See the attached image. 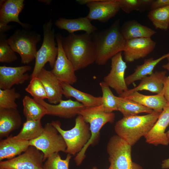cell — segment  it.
Instances as JSON below:
<instances>
[{"instance_id": "11", "label": "cell", "mask_w": 169, "mask_h": 169, "mask_svg": "<svg viewBox=\"0 0 169 169\" xmlns=\"http://www.w3.org/2000/svg\"><path fill=\"white\" fill-rule=\"evenodd\" d=\"M81 5L85 4L89 9L86 16L91 21L108 22L120 10L117 0H77Z\"/></svg>"}, {"instance_id": "10", "label": "cell", "mask_w": 169, "mask_h": 169, "mask_svg": "<svg viewBox=\"0 0 169 169\" xmlns=\"http://www.w3.org/2000/svg\"><path fill=\"white\" fill-rule=\"evenodd\" d=\"M44 155L35 147L29 146L23 153L0 162V167L8 169H43Z\"/></svg>"}, {"instance_id": "48", "label": "cell", "mask_w": 169, "mask_h": 169, "mask_svg": "<svg viewBox=\"0 0 169 169\" xmlns=\"http://www.w3.org/2000/svg\"><path fill=\"white\" fill-rule=\"evenodd\" d=\"M108 169H112L109 167Z\"/></svg>"}, {"instance_id": "1", "label": "cell", "mask_w": 169, "mask_h": 169, "mask_svg": "<svg viewBox=\"0 0 169 169\" xmlns=\"http://www.w3.org/2000/svg\"><path fill=\"white\" fill-rule=\"evenodd\" d=\"M61 38L64 51L75 71L95 62V50L91 34L72 33L66 37L61 35Z\"/></svg>"}, {"instance_id": "23", "label": "cell", "mask_w": 169, "mask_h": 169, "mask_svg": "<svg viewBox=\"0 0 169 169\" xmlns=\"http://www.w3.org/2000/svg\"><path fill=\"white\" fill-rule=\"evenodd\" d=\"M55 25L59 28L67 31L69 34L79 31H83L91 34L97 30L91 21L87 17L74 19L61 18L55 22Z\"/></svg>"}, {"instance_id": "26", "label": "cell", "mask_w": 169, "mask_h": 169, "mask_svg": "<svg viewBox=\"0 0 169 169\" xmlns=\"http://www.w3.org/2000/svg\"><path fill=\"white\" fill-rule=\"evenodd\" d=\"M61 83L63 95L66 98L73 97L87 108L95 107L102 105L101 96H94L79 90L69 84Z\"/></svg>"}, {"instance_id": "27", "label": "cell", "mask_w": 169, "mask_h": 169, "mask_svg": "<svg viewBox=\"0 0 169 169\" xmlns=\"http://www.w3.org/2000/svg\"><path fill=\"white\" fill-rule=\"evenodd\" d=\"M168 56L169 52L155 59L153 57L145 59L143 64L137 66L134 72L125 78L126 85L128 86L136 81L141 80L148 75H151L156 66Z\"/></svg>"}, {"instance_id": "46", "label": "cell", "mask_w": 169, "mask_h": 169, "mask_svg": "<svg viewBox=\"0 0 169 169\" xmlns=\"http://www.w3.org/2000/svg\"><path fill=\"white\" fill-rule=\"evenodd\" d=\"M91 169H98V168L96 166H94Z\"/></svg>"}, {"instance_id": "42", "label": "cell", "mask_w": 169, "mask_h": 169, "mask_svg": "<svg viewBox=\"0 0 169 169\" xmlns=\"http://www.w3.org/2000/svg\"><path fill=\"white\" fill-rule=\"evenodd\" d=\"M161 167L163 169L169 168V158L165 159L162 161Z\"/></svg>"}, {"instance_id": "47", "label": "cell", "mask_w": 169, "mask_h": 169, "mask_svg": "<svg viewBox=\"0 0 169 169\" xmlns=\"http://www.w3.org/2000/svg\"><path fill=\"white\" fill-rule=\"evenodd\" d=\"M0 169H8L5 168L0 167Z\"/></svg>"}, {"instance_id": "2", "label": "cell", "mask_w": 169, "mask_h": 169, "mask_svg": "<svg viewBox=\"0 0 169 169\" xmlns=\"http://www.w3.org/2000/svg\"><path fill=\"white\" fill-rule=\"evenodd\" d=\"M120 28L118 19L109 28L91 34L95 50V62L98 65L105 64L109 59L124 50L126 40Z\"/></svg>"}, {"instance_id": "32", "label": "cell", "mask_w": 169, "mask_h": 169, "mask_svg": "<svg viewBox=\"0 0 169 169\" xmlns=\"http://www.w3.org/2000/svg\"><path fill=\"white\" fill-rule=\"evenodd\" d=\"M102 95V105L105 112L107 113L118 110V105L116 97L110 89V87L103 81L100 83Z\"/></svg>"}, {"instance_id": "16", "label": "cell", "mask_w": 169, "mask_h": 169, "mask_svg": "<svg viewBox=\"0 0 169 169\" xmlns=\"http://www.w3.org/2000/svg\"><path fill=\"white\" fill-rule=\"evenodd\" d=\"M32 69L26 65L16 67L0 66V89H10L14 85L21 84L28 80L30 76L26 73Z\"/></svg>"}, {"instance_id": "35", "label": "cell", "mask_w": 169, "mask_h": 169, "mask_svg": "<svg viewBox=\"0 0 169 169\" xmlns=\"http://www.w3.org/2000/svg\"><path fill=\"white\" fill-rule=\"evenodd\" d=\"M18 59L15 52L9 45L8 39L4 36H0V62L11 63Z\"/></svg>"}, {"instance_id": "4", "label": "cell", "mask_w": 169, "mask_h": 169, "mask_svg": "<svg viewBox=\"0 0 169 169\" xmlns=\"http://www.w3.org/2000/svg\"><path fill=\"white\" fill-rule=\"evenodd\" d=\"M78 115H81L84 120L89 123L90 138L81 151L74 158L77 166L80 165L84 159L85 152L89 146L96 143L100 137V131L107 123L114 122L115 115L113 112L105 111L102 105L91 108H86L81 110Z\"/></svg>"}, {"instance_id": "33", "label": "cell", "mask_w": 169, "mask_h": 169, "mask_svg": "<svg viewBox=\"0 0 169 169\" xmlns=\"http://www.w3.org/2000/svg\"><path fill=\"white\" fill-rule=\"evenodd\" d=\"M20 94L14 88L6 90L0 89V109H17L16 99L20 97Z\"/></svg>"}, {"instance_id": "34", "label": "cell", "mask_w": 169, "mask_h": 169, "mask_svg": "<svg viewBox=\"0 0 169 169\" xmlns=\"http://www.w3.org/2000/svg\"><path fill=\"white\" fill-rule=\"evenodd\" d=\"M71 155L68 154L64 159H61L59 153H55L45 161L43 169H69Z\"/></svg>"}, {"instance_id": "37", "label": "cell", "mask_w": 169, "mask_h": 169, "mask_svg": "<svg viewBox=\"0 0 169 169\" xmlns=\"http://www.w3.org/2000/svg\"><path fill=\"white\" fill-rule=\"evenodd\" d=\"M120 9L129 13L133 11H140V0H117Z\"/></svg>"}, {"instance_id": "3", "label": "cell", "mask_w": 169, "mask_h": 169, "mask_svg": "<svg viewBox=\"0 0 169 169\" xmlns=\"http://www.w3.org/2000/svg\"><path fill=\"white\" fill-rule=\"evenodd\" d=\"M161 113L154 111L143 115L123 117L115 123V131L117 136L132 146L148 133Z\"/></svg>"}, {"instance_id": "45", "label": "cell", "mask_w": 169, "mask_h": 169, "mask_svg": "<svg viewBox=\"0 0 169 169\" xmlns=\"http://www.w3.org/2000/svg\"><path fill=\"white\" fill-rule=\"evenodd\" d=\"M166 135H167V137H168V138L169 139V130L168 131H167L166 132Z\"/></svg>"}, {"instance_id": "38", "label": "cell", "mask_w": 169, "mask_h": 169, "mask_svg": "<svg viewBox=\"0 0 169 169\" xmlns=\"http://www.w3.org/2000/svg\"><path fill=\"white\" fill-rule=\"evenodd\" d=\"M169 6V0H153L151 10Z\"/></svg>"}, {"instance_id": "41", "label": "cell", "mask_w": 169, "mask_h": 169, "mask_svg": "<svg viewBox=\"0 0 169 169\" xmlns=\"http://www.w3.org/2000/svg\"><path fill=\"white\" fill-rule=\"evenodd\" d=\"M12 28L10 25H4L0 24V32L1 34H2L4 32H6L10 29Z\"/></svg>"}, {"instance_id": "25", "label": "cell", "mask_w": 169, "mask_h": 169, "mask_svg": "<svg viewBox=\"0 0 169 169\" xmlns=\"http://www.w3.org/2000/svg\"><path fill=\"white\" fill-rule=\"evenodd\" d=\"M120 29L126 40L139 38H151L156 33L155 30L134 19L125 22Z\"/></svg>"}, {"instance_id": "29", "label": "cell", "mask_w": 169, "mask_h": 169, "mask_svg": "<svg viewBox=\"0 0 169 169\" xmlns=\"http://www.w3.org/2000/svg\"><path fill=\"white\" fill-rule=\"evenodd\" d=\"M23 113L26 120H41L47 115L46 109L33 99L26 95L23 100Z\"/></svg>"}, {"instance_id": "6", "label": "cell", "mask_w": 169, "mask_h": 169, "mask_svg": "<svg viewBox=\"0 0 169 169\" xmlns=\"http://www.w3.org/2000/svg\"><path fill=\"white\" fill-rule=\"evenodd\" d=\"M43 39L42 45L37 51L35 62L30 79L37 76L45 64L49 63L53 69L58 53V47L55 41V35L52 20L45 23L43 26Z\"/></svg>"}, {"instance_id": "40", "label": "cell", "mask_w": 169, "mask_h": 169, "mask_svg": "<svg viewBox=\"0 0 169 169\" xmlns=\"http://www.w3.org/2000/svg\"><path fill=\"white\" fill-rule=\"evenodd\" d=\"M163 90L164 97L167 102L169 103V76H166L165 79Z\"/></svg>"}, {"instance_id": "14", "label": "cell", "mask_w": 169, "mask_h": 169, "mask_svg": "<svg viewBox=\"0 0 169 169\" xmlns=\"http://www.w3.org/2000/svg\"><path fill=\"white\" fill-rule=\"evenodd\" d=\"M33 99L46 109L47 115L60 118L69 119L74 117L86 108L81 103L70 99L66 100H62L55 105L48 103L38 98Z\"/></svg>"}, {"instance_id": "31", "label": "cell", "mask_w": 169, "mask_h": 169, "mask_svg": "<svg viewBox=\"0 0 169 169\" xmlns=\"http://www.w3.org/2000/svg\"><path fill=\"white\" fill-rule=\"evenodd\" d=\"M147 17L156 29L167 31L169 28V6L151 10Z\"/></svg>"}, {"instance_id": "5", "label": "cell", "mask_w": 169, "mask_h": 169, "mask_svg": "<svg viewBox=\"0 0 169 169\" xmlns=\"http://www.w3.org/2000/svg\"><path fill=\"white\" fill-rule=\"evenodd\" d=\"M52 125L62 136L66 145L65 153L75 155L79 152L86 145L91 137L89 124L82 116L78 115L75 119L74 127L69 130H64L61 127L59 121H53Z\"/></svg>"}, {"instance_id": "22", "label": "cell", "mask_w": 169, "mask_h": 169, "mask_svg": "<svg viewBox=\"0 0 169 169\" xmlns=\"http://www.w3.org/2000/svg\"><path fill=\"white\" fill-rule=\"evenodd\" d=\"M29 146V141L15 139L12 135L0 141V161L10 159L23 152Z\"/></svg>"}, {"instance_id": "20", "label": "cell", "mask_w": 169, "mask_h": 169, "mask_svg": "<svg viewBox=\"0 0 169 169\" xmlns=\"http://www.w3.org/2000/svg\"><path fill=\"white\" fill-rule=\"evenodd\" d=\"M166 71H156L151 75L146 76L141 80L136 87L129 89L119 96H126L135 91L146 90L157 94L160 93L163 90L164 84L166 77Z\"/></svg>"}, {"instance_id": "13", "label": "cell", "mask_w": 169, "mask_h": 169, "mask_svg": "<svg viewBox=\"0 0 169 169\" xmlns=\"http://www.w3.org/2000/svg\"><path fill=\"white\" fill-rule=\"evenodd\" d=\"M127 68L126 62L122 59V52H120L111 58L110 72L103 79V81L119 95L129 90L124 76Z\"/></svg>"}, {"instance_id": "19", "label": "cell", "mask_w": 169, "mask_h": 169, "mask_svg": "<svg viewBox=\"0 0 169 169\" xmlns=\"http://www.w3.org/2000/svg\"><path fill=\"white\" fill-rule=\"evenodd\" d=\"M24 0H7L0 1V24L7 25L14 22L20 24L25 29L29 25L22 23L19 20V15L23 10Z\"/></svg>"}, {"instance_id": "43", "label": "cell", "mask_w": 169, "mask_h": 169, "mask_svg": "<svg viewBox=\"0 0 169 169\" xmlns=\"http://www.w3.org/2000/svg\"><path fill=\"white\" fill-rule=\"evenodd\" d=\"M166 59L168 60V62L165 64H164L162 66V67L167 70L169 72V56L166 58Z\"/></svg>"}, {"instance_id": "9", "label": "cell", "mask_w": 169, "mask_h": 169, "mask_svg": "<svg viewBox=\"0 0 169 169\" xmlns=\"http://www.w3.org/2000/svg\"><path fill=\"white\" fill-rule=\"evenodd\" d=\"M29 145L43 152L44 161L55 153L60 151L65 152L66 149L62 136L51 122L45 125L43 132L39 137L29 141Z\"/></svg>"}, {"instance_id": "15", "label": "cell", "mask_w": 169, "mask_h": 169, "mask_svg": "<svg viewBox=\"0 0 169 169\" xmlns=\"http://www.w3.org/2000/svg\"><path fill=\"white\" fill-rule=\"evenodd\" d=\"M156 44L151 38H139L126 40L123 51L125 61L133 62L145 57L153 51Z\"/></svg>"}, {"instance_id": "30", "label": "cell", "mask_w": 169, "mask_h": 169, "mask_svg": "<svg viewBox=\"0 0 169 169\" xmlns=\"http://www.w3.org/2000/svg\"><path fill=\"white\" fill-rule=\"evenodd\" d=\"M44 129L41 120H26L20 132L13 137L16 139L30 141L39 137Z\"/></svg>"}, {"instance_id": "18", "label": "cell", "mask_w": 169, "mask_h": 169, "mask_svg": "<svg viewBox=\"0 0 169 169\" xmlns=\"http://www.w3.org/2000/svg\"><path fill=\"white\" fill-rule=\"evenodd\" d=\"M37 77L43 84L47 95L48 101L50 104H57L63 100L61 83L51 71L43 68Z\"/></svg>"}, {"instance_id": "44", "label": "cell", "mask_w": 169, "mask_h": 169, "mask_svg": "<svg viewBox=\"0 0 169 169\" xmlns=\"http://www.w3.org/2000/svg\"><path fill=\"white\" fill-rule=\"evenodd\" d=\"M40 2H44L47 4H49L51 2V0H39Z\"/></svg>"}, {"instance_id": "12", "label": "cell", "mask_w": 169, "mask_h": 169, "mask_svg": "<svg viewBox=\"0 0 169 169\" xmlns=\"http://www.w3.org/2000/svg\"><path fill=\"white\" fill-rule=\"evenodd\" d=\"M61 35H55L58 47V53L54 66L51 70L54 75L61 82L73 85L77 82L74 66L67 57L63 50Z\"/></svg>"}, {"instance_id": "8", "label": "cell", "mask_w": 169, "mask_h": 169, "mask_svg": "<svg viewBox=\"0 0 169 169\" xmlns=\"http://www.w3.org/2000/svg\"><path fill=\"white\" fill-rule=\"evenodd\" d=\"M110 167L112 169H143L131 158V146L117 135L110 139L107 146Z\"/></svg>"}, {"instance_id": "39", "label": "cell", "mask_w": 169, "mask_h": 169, "mask_svg": "<svg viewBox=\"0 0 169 169\" xmlns=\"http://www.w3.org/2000/svg\"><path fill=\"white\" fill-rule=\"evenodd\" d=\"M153 0H140V12H143L151 9V5Z\"/></svg>"}, {"instance_id": "21", "label": "cell", "mask_w": 169, "mask_h": 169, "mask_svg": "<svg viewBox=\"0 0 169 169\" xmlns=\"http://www.w3.org/2000/svg\"><path fill=\"white\" fill-rule=\"evenodd\" d=\"M22 119L17 109H0V137H7L13 131L19 128Z\"/></svg>"}, {"instance_id": "7", "label": "cell", "mask_w": 169, "mask_h": 169, "mask_svg": "<svg viewBox=\"0 0 169 169\" xmlns=\"http://www.w3.org/2000/svg\"><path fill=\"white\" fill-rule=\"evenodd\" d=\"M40 35L26 29H17L8 39L9 45L21 57V62L28 64L35 59L37 51L36 45L40 41Z\"/></svg>"}, {"instance_id": "36", "label": "cell", "mask_w": 169, "mask_h": 169, "mask_svg": "<svg viewBox=\"0 0 169 169\" xmlns=\"http://www.w3.org/2000/svg\"><path fill=\"white\" fill-rule=\"evenodd\" d=\"M25 90L33 98H38L44 100L45 99H48V97L45 88L37 77L30 79L29 83Z\"/></svg>"}, {"instance_id": "17", "label": "cell", "mask_w": 169, "mask_h": 169, "mask_svg": "<svg viewBox=\"0 0 169 169\" xmlns=\"http://www.w3.org/2000/svg\"><path fill=\"white\" fill-rule=\"evenodd\" d=\"M169 124V103H167L151 130L144 137L146 142L155 146L168 145L169 139L165 131Z\"/></svg>"}, {"instance_id": "24", "label": "cell", "mask_w": 169, "mask_h": 169, "mask_svg": "<svg viewBox=\"0 0 169 169\" xmlns=\"http://www.w3.org/2000/svg\"><path fill=\"white\" fill-rule=\"evenodd\" d=\"M123 97L160 112L162 111L168 103L164 97L163 90L160 93L151 95H144L135 91Z\"/></svg>"}, {"instance_id": "28", "label": "cell", "mask_w": 169, "mask_h": 169, "mask_svg": "<svg viewBox=\"0 0 169 169\" xmlns=\"http://www.w3.org/2000/svg\"><path fill=\"white\" fill-rule=\"evenodd\" d=\"M118 105V111L123 115V117L137 115L145 113L149 114L154 110L136 102L130 100L125 97H116Z\"/></svg>"}]
</instances>
